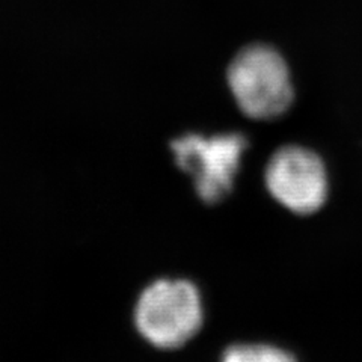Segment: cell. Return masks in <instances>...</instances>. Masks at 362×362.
I'll return each mask as SVG.
<instances>
[{"instance_id": "obj_1", "label": "cell", "mask_w": 362, "mask_h": 362, "mask_svg": "<svg viewBox=\"0 0 362 362\" xmlns=\"http://www.w3.org/2000/svg\"><path fill=\"white\" fill-rule=\"evenodd\" d=\"M202 299L186 279H158L146 287L134 308L139 334L158 349H177L201 329Z\"/></svg>"}, {"instance_id": "obj_2", "label": "cell", "mask_w": 362, "mask_h": 362, "mask_svg": "<svg viewBox=\"0 0 362 362\" xmlns=\"http://www.w3.org/2000/svg\"><path fill=\"white\" fill-rule=\"evenodd\" d=\"M228 85L240 110L254 119H272L293 101L290 71L281 54L266 45H252L235 56Z\"/></svg>"}, {"instance_id": "obj_3", "label": "cell", "mask_w": 362, "mask_h": 362, "mask_svg": "<svg viewBox=\"0 0 362 362\" xmlns=\"http://www.w3.org/2000/svg\"><path fill=\"white\" fill-rule=\"evenodd\" d=\"M247 139L240 133H223L207 138L201 134H185L171 144L180 169L187 173L199 198L218 202L230 194Z\"/></svg>"}, {"instance_id": "obj_4", "label": "cell", "mask_w": 362, "mask_h": 362, "mask_svg": "<svg viewBox=\"0 0 362 362\" xmlns=\"http://www.w3.org/2000/svg\"><path fill=\"white\" fill-rule=\"evenodd\" d=\"M264 181L269 194L298 214H311L322 209L329 190L322 158L298 145L282 146L270 157Z\"/></svg>"}, {"instance_id": "obj_5", "label": "cell", "mask_w": 362, "mask_h": 362, "mask_svg": "<svg viewBox=\"0 0 362 362\" xmlns=\"http://www.w3.org/2000/svg\"><path fill=\"white\" fill-rule=\"evenodd\" d=\"M221 362H298L287 350L270 344H235L225 350Z\"/></svg>"}]
</instances>
